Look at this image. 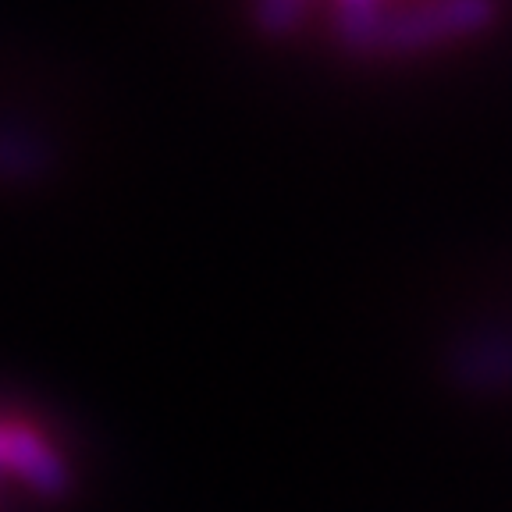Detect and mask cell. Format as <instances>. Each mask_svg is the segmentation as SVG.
<instances>
[{
    "label": "cell",
    "instance_id": "obj_1",
    "mask_svg": "<svg viewBox=\"0 0 512 512\" xmlns=\"http://www.w3.org/2000/svg\"><path fill=\"white\" fill-rule=\"evenodd\" d=\"M0 480L40 498H57L68 484V463L47 427L29 416H0Z\"/></svg>",
    "mask_w": 512,
    "mask_h": 512
},
{
    "label": "cell",
    "instance_id": "obj_2",
    "mask_svg": "<svg viewBox=\"0 0 512 512\" xmlns=\"http://www.w3.org/2000/svg\"><path fill=\"white\" fill-rule=\"evenodd\" d=\"M303 4L306 0H260V18L271 29H285V25H292L299 18Z\"/></svg>",
    "mask_w": 512,
    "mask_h": 512
},
{
    "label": "cell",
    "instance_id": "obj_3",
    "mask_svg": "<svg viewBox=\"0 0 512 512\" xmlns=\"http://www.w3.org/2000/svg\"><path fill=\"white\" fill-rule=\"evenodd\" d=\"M370 4H374V0H349V8H356V15H352V18L370 15Z\"/></svg>",
    "mask_w": 512,
    "mask_h": 512
}]
</instances>
